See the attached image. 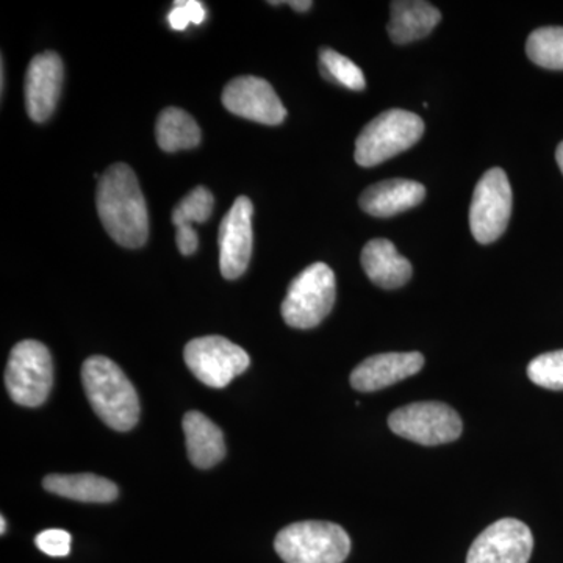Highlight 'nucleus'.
<instances>
[{
  "mask_svg": "<svg viewBox=\"0 0 563 563\" xmlns=\"http://www.w3.org/2000/svg\"><path fill=\"white\" fill-rule=\"evenodd\" d=\"M96 203L103 229L114 242L132 250L147 242L146 201L131 166L117 163L99 177Z\"/></svg>",
  "mask_w": 563,
  "mask_h": 563,
  "instance_id": "obj_1",
  "label": "nucleus"
},
{
  "mask_svg": "<svg viewBox=\"0 0 563 563\" xmlns=\"http://www.w3.org/2000/svg\"><path fill=\"white\" fill-rule=\"evenodd\" d=\"M81 384L92 410L109 428L128 432L140 420V399L124 372L110 358L92 355L81 366Z\"/></svg>",
  "mask_w": 563,
  "mask_h": 563,
  "instance_id": "obj_2",
  "label": "nucleus"
},
{
  "mask_svg": "<svg viewBox=\"0 0 563 563\" xmlns=\"http://www.w3.org/2000/svg\"><path fill=\"white\" fill-rule=\"evenodd\" d=\"M274 548L285 563H343L351 539L340 525L299 521L277 533Z\"/></svg>",
  "mask_w": 563,
  "mask_h": 563,
  "instance_id": "obj_3",
  "label": "nucleus"
},
{
  "mask_svg": "<svg viewBox=\"0 0 563 563\" xmlns=\"http://www.w3.org/2000/svg\"><path fill=\"white\" fill-rule=\"evenodd\" d=\"M424 122L412 111L393 109L374 118L355 141L354 158L363 168H373L421 140Z\"/></svg>",
  "mask_w": 563,
  "mask_h": 563,
  "instance_id": "obj_4",
  "label": "nucleus"
},
{
  "mask_svg": "<svg viewBox=\"0 0 563 563\" xmlns=\"http://www.w3.org/2000/svg\"><path fill=\"white\" fill-rule=\"evenodd\" d=\"M335 303V274L325 263H313L296 276L282 302V317L290 328L313 329Z\"/></svg>",
  "mask_w": 563,
  "mask_h": 563,
  "instance_id": "obj_5",
  "label": "nucleus"
},
{
  "mask_svg": "<svg viewBox=\"0 0 563 563\" xmlns=\"http://www.w3.org/2000/svg\"><path fill=\"white\" fill-rule=\"evenodd\" d=\"M54 385V363L49 350L35 340H25L11 350L5 369L10 398L22 407H40Z\"/></svg>",
  "mask_w": 563,
  "mask_h": 563,
  "instance_id": "obj_6",
  "label": "nucleus"
},
{
  "mask_svg": "<svg viewBox=\"0 0 563 563\" xmlns=\"http://www.w3.org/2000/svg\"><path fill=\"white\" fill-rule=\"evenodd\" d=\"M388 428L409 442L422 446H439L461 439L462 418L448 404L413 402L399 407L388 417Z\"/></svg>",
  "mask_w": 563,
  "mask_h": 563,
  "instance_id": "obj_7",
  "label": "nucleus"
},
{
  "mask_svg": "<svg viewBox=\"0 0 563 563\" xmlns=\"http://www.w3.org/2000/svg\"><path fill=\"white\" fill-rule=\"evenodd\" d=\"M512 214V187L501 168H492L474 188L470 228L481 244L496 242L506 232Z\"/></svg>",
  "mask_w": 563,
  "mask_h": 563,
  "instance_id": "obj_8",
  "label": "nucleus"
},
{
  "mask_svg": "<svg viewBox=\"0 0 563 563\" xmlns=\"http://www.w3.org/2000/svg\"><path fill=\"white\" fill-rule=\"evenodd\" d=\"M184 357L190 372L211 388L228 387L251 363L243 347L218 335L191 340L185 346Z\"/></svg>",
  "mask_w": 563,
  "mask_h": 563,
  "instance_id": "obj_9",
  "label": "nucleus"
},
{
  "mask_svg": "<svg viewBox=\"0 0 563 563\" xmlns=\"http://www.w3.org/2000/svg\"><path fill=\"white\" fill-rule=\"evenodd\" d=\"M532 551L529 526L515 518H503L474 540L466 563H528Z\"/></svg>",
  "mask_w": 563,
  "mask_h": 563,
  "instance_id": "obj_10",
  "label": "nucleus"
},
{
  "mask_svg": "<svg viewBox=\"0 0 563 563\" xmlns=\"http://www.w3.org/2000/svg\"><path fill=\"white\" fill-rule=\"evenodd\" d=\"M254 206L246 196H240L228 211L218 231L220 268L229 280L239 279L250 265L254 233H252Z\"/></svg>",
  "mask_w": 563,
  "mask_h": 563,
  "instance_id": "obj_11",
  "label": "nucleus"
},
{
  "mask_svg": "<svg viewBox=\"0 0 563 563\" xmlns=\"http://www.w3.org/2000/svg\"><path fill=\"white\" fill-rule=\"evenodd\" d=\"M225 109L244 120L277 125L287 118V110L268 81L244 76L233 79L222 91Z\"/></svg>",
  "mask_w": 563,
  "mask_h": 563,
  "instance_id": "obj_12",
  "label": "nucleus"
},
{
  "mask_svg": "<svg viewBox=\"0 0 563 563\" xmlns=\"http://www.w3.org/2000/svg\"><path fill=\"white\" fill-rule=\"evenodd\" d=\"M62 58L55 52L33 57L25 74V107L35 122L49 120L60 99L63 76Z\"/></svg>",
  "mask_w": 563,
  "mask_h": 563,
  "instance_id": "obj_13",
  "label": "nucleus"
},
{
  "mask_svg": "<svg viewBox=\"0 0 563 563\" xmlns=\"http://www.w3.org/2000/svg\"><path fill=\"white\" fill-rule=\"evenodd\" d=\"M422 366L424 355L421 352H387L372 355L352 372L351 385L354 390L361 393L384 390L420 373Z\"/></svg>",
  "mask_w": 563,
  "mask_h": 563,
  "instance_id": "obj_14",
  "label": "nucleus"
},
{
  "mask_svg": "<svg viewBox=\"0 0 563 563\" xmlns=\"http://www.w3.org/2000/svg\"><path fill=\"white\" fill-rule=\"evenodd\" d=\"M426 198L420 181L391 179L372 185L362 192L358 203L374 218H390L417 207Z\"/></svg>",
  "mask_w": 563,
  "mask_h": 563,
  "instance_id": "obj_15",
  "label": "nucleus"
},
{
  "mask_svg": "<svg viewBox=\"0 0 563 563\" xmlns=\"http://www.w3.org/2000/svg\"><path fill=\"white\" fill-rule=\"evenodd\" d=\"M362 266L366 276L385 290L401 288L412 277V265L385 239L372 240L362 251Z\"/></svg>",
  "mask_w": 563,
  "mask_h": 563,
  "instance_id": "obj_16",
  "label": "nucleus"
},
{
  "mask_svg": "<svg viewBox=\"0 0 563 563\" xmlns=\"http://www.w3.org/2000/svg\"><path fill=\"white\" fill-rule=\"evenodd\" d=\"M442 21V13L429 2L398 0L391 2L388 35L395 44H409L426 38Z\"/></svg>",
  "mask_w": 563,
  "mask_h": 563,
  "instance_id": "obj_17",
  "label": "nucleus"
},
{
  "mask_svg": "<svg viewBox=\"0 0 563 563\" xmlns=\"http://www.w3.org/2000/svg\"><path fill=\"white\" fill-rule=\"evenodd\" d=\"M188 457L192 465L209 470L225 455L224 435L221 429L201 412H188L184 417Z\"/></svg>",
  "mask_w": 563,
  "mask_h": 563,
  "instance_id": "obj_18",
  "label": "nucleus"
},
{
  "mask_svg": "<svg viewBox=\"0 0 563 563\" xmlns=\"http://www.w3.org/2000/svg\"><path fill=\"white\" fill-rule=\"evenodd\" d=\"M43 487L62 498L80 503H111L118 498L117 484L96 474H51L44 477Z\"/></svg>",
  "mask_w": 563,
  "mask_h": 563,
  "instance_id": "obj_19",
  "label": "nucleus"
},
{
  "mask_svg": "<svg viewBox=\"0 0 563 563\" xmlns=\"http://www.w3.org/2000/svg\"><path fill=\"white\" fill-rule=\"evenodd\" d=\"M155 136L165 152L192 150L201 143V129L187 111L168 107L158 114Z\"/></svg>",
  "mask_w": 563,
  "mask_h": 563,
  "instance_id": "obj_20",
  "label": "nucleus"
},
{
  "mask_svg": "<svg viewBox=\"0 0 563 563\" xmlns=\"http://www.w3.org/2000/svg\"><path fill=\"white\" fill-rule=\"evenodd\" d=\"M526 52L536 65L563 70V27L537 29L529 35Z\"/></svg>",
  "mask_w": 563,
  "mask_h": 563,
  "instance_id": "obj_21",
  "label": "nucleus"
},
{
  "mask_svg": "<svg viewBox=\"0 0 563 563\" xmlns=\"http://www.w3.org/2000/svg\"><path fill=\"white\" fill-rule=\"evenodd\" d=\"M320 70L324 79L335 81L352 91H363L366 87L362 69L339 52L324 47L320 52Z\"/></svg>",
  "mask_w": 563,
  "mask_h": 563,
  "instance_id": "obj_22",
  "label": "nucleus"
},
{
  "mask_svg": "<svg viewBox=\"0 0 563 563\" xmlns=\"http://www.w3.org/2000/svg\"><path fill=\"white\" fill-rule=\"evenodd\" d=\"M213 207L214 199L210 190H207L206 187H196L173 210V224L177 229L181 225H191L192 228L195 222H206L211 217Z\"/></svg>",
  "mask_w": 563,
  "mask_h": 563,
  "instance_id": "obj_23",
  "label": "nucleus"
},
{
  "mask_svg": "<svg viewBox=\"0 0 563 563\" xmlns=\"http://www.w3.org/2000/svg\"><path fill=\"white\" fill-rule=\"evenodd\" d=\"M528 376L539 387L563 391V350L547 352L532 358L528 366Z\"/></svg>",
  "mask_w": 563,
  "mask_h": 563,
  "instance_id": "obj_24",
  "label": "nucleus"
},
{
  "mask_svg": "<svg viewBox=\"0 0 563 563\" xmlns=\"http://www.w3.org/2000/svg\"><path fill=\"white\" fill-rule=\"evenodd\" d=\"M206 9L198 0H181L174 2V9L168 14V22L173 31L181 32L191 24H202L206 20Z\"/></svg>",
  "mask_w": 563,
  "mask_h": 563,
  "instance_id": "obj_25",
  "label": "nucleus"
},
{
  "mask_svg": "<svg viewBox=\"0 0 563 563\" xmlns=\"http://www.w3.org/2000/svg\"><path fill=\"white\" fill-rule=\"evenodd\" d=\"M70 533L63 529H47L36 536L35 544L51 558H66L70 553Z\"/></svg>",
  "mask_w": 563,
  "mask_h": 563,
  "instance_id": "obj_26",
  "label": "nucleus"
},
{
  "mask_svg": "<svg viewBox=\"0 0 563 563\" xmlns=\"http://www.w3.org/2000/svg\"><path fill=\"white\" fill-rule=\"evenodd\" d=\"M176 242L180 254H195L199 244L198 233L195 232L191 225H181V228H177Z\"/></svg>",
  "mask_w": 563,
  "mask_h": 563,
  "instance_id": "obj_27",
  "label": "nucleus"
},
{
  "mask_svg": "<svg viewBox=\"0 0 563 563\" xmlns=\"http://www.w3.org/2000/svg\"><path fill=\"white\" fill-rule=\"evenodd\" d=\"M288 5H290L292 10L303 13V11L312 9L313 3L310 2V0H295V2H288Z\"/></svg>",
  "mask_w": 563,
  "mask_h": 563,
  "instance_id": "obj_28",
  "label": "nucleus"
},
{
  "mask_svg": "<svg viewBox=\"0 0 563 563\" xmlns=\"http://www.w3.org/2000/svg\"><path fill=\"white\" fill-rule=\"evenodd\" d=\"M555 161H558L559 168L563 174V141L558 146V151H555Z\"/></svg>",
  "mask_w": 563,
  "mask_h": 563,
  "instance_id": "obj_29",
  "label": "nucleus"
},
{
  "mask_svg": "<svg viewBox=\"0 0 563 563\" xmlns=\"http://www.w3.org/2000/svg\"><path fill=\"white\" fill-rule=\"evenodd\" d=\"M0 73H2V92L5 91V65H3V58H2V70H0Z\"/></svg>",
  "mask_w": 563,
  "mask_h": 563,
  "instance_id": "obj_30",
  "label": "nucleus"
},
{
  "mask_svg": "<svg viewBox=\"0 0 563 563\" xmlns=\"http://www.w3.org/2000/svg\"><path fill=\"white\" fill-rule=\"evenodd\" d=\"M0 528H2V529H0V533H2V536H3V533H5V531H7L5 517L0 518Z\"/></svg>",
  "mask_w": 563,
  "mask_h": 563,
  "instance_id": "obj_31",
  "label": "nucleus"
}]
</instances>
